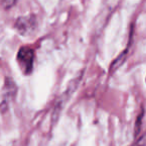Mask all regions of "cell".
I'll return each instance as SVG.
<instances>
[{
    "label": "cell",
    "mask_w": 146,
    "mask_h": 146,
    "mask_svg": "<svg viewBox=\"0 0 146 146\" xmlns=\"http://www.w3.org/2000/svg\"><path fill=\"white\" fill-rule=\"evenodd\" d=\"M17 63L21 72L24 75H29L33 71L35 60V52L33 48L29 46H22L18 50L16 57Z\"/></svg>",
    "instance_id": "1"
},
{
    "label": "cell",
    "mask_w": 146,
    "mask_h": 146,
    "mask_svg": "<svg viewBox=\"0 0 146 146\" xmlns=\"http://www.w3.org/2000/svg\"><path fill=\"white\" fill-rule=\"evenodd\" d=\"M15 30L22 36H30L36 32L38 28V21L35 15L20 16L15 20Z\"/></svg>",
    "instance_id": "2"
},
{
    "label": "cell",
    "mask_w": 146,
    "mask_h": 146,
    "mask_svg": "<svg viewBox=\"0 0 146 146\" xmlns=\"http://www.w3.org/2000/svg\"><path fill=\"white\" fill-rule=\"evenodd\" d=\"M80 80H81V77H78L77 79L72 80V81H71V83H70V85H69V87L67 88L66 90H65V92L62 94V95L60 96V98L58 99L57 103L55 104L54 111H53V119H54V117H55V121H56L57 117H58V115L60 114L61 110H62V106L64 105L65 102H66L67 100L69 99V97H70V96L72 95L73 92H74L76 90V88H77L78 84L80 83Z\"/></svg>",
    "instance_id": "3"
},
{
    "label": "cell",
    "mask_w": 146,
    "mask_h": 146,
    "mask_svg": "<svg viewBox=\"0 0 146 146\" xmlns=\"http://www.w3.org/2000/svg\"><path fill=\"white\" fill-rule=\"evenodd\" d=\"M16 84L13 82L12 79L10 78H6L5 79V84L3 87V96H4V100L8 102L9 100H12L16 95Z\"/></svg>",
    "instance_id": "4"
},
{
    "label": "cell",
    "mask_w": 146,
    "mask_h": 146,
    "mask_svg": "<svg viewBox=\"0 0 146 146\" xmlns=\"http://www.w3.org/2000/svg\"><path fill=\"white\" fill-rule=\"evenodd\" d=\"M127 53H128V49H126V50H124L123 52L112 62L111 66H110V73L116 71L121 65H123V63L125 62L126 58H127Z\"/></svg>",
    "instance_id": "5"
},
{
    "label": "cell",
    "mask_w": 146,
    "mask_h": 146,
    "mask_svg": "<svg viewBox=\"0 0 146 146\" xmlns=\"http://www.w3.org/2000/svg\"><path fill=\"white\" fill-rule=\"evenodd\" d=\"M2 6L5 9H10L17 3V0H1Z\"/></svg>",
    "instance_id": "6"
},
{
    "label": "cell",
    "mask_w": 146,
    "mask_h": 146,
    "mask_svg": "<svg viewBox=\"0 0 146 146\" xmlns=\"http://www.w3.org/2000/svg\"><path fill=\"white\" fill-rule=\"evenodd\" d=\"M142 116H143V112H141V113H140V115H138V118H137V120H136V126H135V134H136V135H137L138 131H140Z\"/></svg>",
    "instance_id": "7"
}]
</instances>
